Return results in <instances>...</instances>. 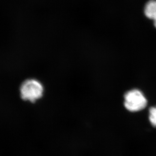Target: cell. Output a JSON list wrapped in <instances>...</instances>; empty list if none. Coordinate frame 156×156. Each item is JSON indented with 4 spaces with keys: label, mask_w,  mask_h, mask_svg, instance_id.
<instances>
[{
    "label": "cell",
    "mask_w": 156,
    "mask_h": 156,
    "mask_svg": "<svg viewBox=\"0 0 156 156\" xmlns=\"http://www.w3.org/2000/svg\"><path fill=\"white\" fill-rule=\"evenodd\" d=\"M147 104V99L140 90L132 89L125 94L124 105L125 108L131 112H137L144 110Z\"/></svg>",
    "instance_id": "6da1fadb"
},
{
    "label": "cell",
    "mask_w": 156,
    "mask_h": 156,
    "mask_svg": "<svg viewBox=\"0 0 156 156\" xmlns=\"http://www.w3.org/2000/svg\"><path fill=\"white\" fill-rule=\"evenodd\" d=\"M43 86L36 80L29 79L24 81L20 87L21 98L25 101L35 102L43 94Z\"/></svg>",
    "instance_id": "7a4b0ae2"
},
{
    "label": "cell",
    "mask_w": 156,
    "mask_h": 156,
    "mask_svg": "<svg viewBox=\"0 0 156 156\" xmlns=\"http://www.w3.org/2000/svg\"><path fill=\"white\" fill-rule=\"evenodd\" d=\"M149 119L152 126L156 127V107H152L150 108Z\"/></svg>",
    "instance_id": "3957f363"
},
{
    "label": "cell",
    "mask_w": 156,
    "mask_h": 156,
    "mask_svg": "<svg viewBox=\"0 0 156 156\" xmlns=\"http://www.w3.org/2000/svg\"><path fill=\"white\" fill-rule=\"evenodd\" d=\"M154 20V26H155V27L156 28V11L155 12V15H154V16L153 18V20Z\"/></svg>",
    "instance_id": "277c9868"
}]
</instances>
